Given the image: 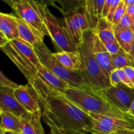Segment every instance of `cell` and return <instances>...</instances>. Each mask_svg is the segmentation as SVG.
Segmentation results:
<instances>
[{
    "mask_svg": "<svg viewBox=\"0 0 134 134\" xmlns=\"http://www.w3.org/2000/svg\"><path fill=\"white\" fill-rule=\"evenodd\" d=\"M0 134H1V133H0Z\"/></svg>",
    "mask_w": 134,
    "mask_h": 134,
    "instance_id": "44",
    "label": "cell"
},
{
    "mask_svg": "<svg viewBox=\"0 0 134 134\" xmlns=\"http://www.w3.org/2000/svg\"><path fill=\"white\" fill-rule=\"evenodd\" d=\"M117 69V73L118 75H119V79H120L122 83L126 85L127 86L131 88H134V85L132 84V82H131L130 80L129 79V78H128V76L126 75V74L125 73L124 71L123 70V69Z\"/></svg>",
    "mask_w": 134,
    "mask_h": 134,
    "instance_id": "30",
    "label": "cell"
},
{
    "mask_svg": "<svg viewBox=\"0 0 134 134\" xmlns=\"http://www.w3.org/2000/svg\"><path fill=\"white\" fill-rule=\"evenodd\" d=\"M44 22L48 35L52 40L56 52H77V44L72 39L64 18L56 17L47 7H44Z\"/></svg>",
    "mask_w": 134,
    "mask_h": 134,
    "instance_id": "4",
    "label": "cell"
},
{
    "mask_svg": "<svg viewBox=\"0 0 134 134\" xmlns=\"http://www.w3.org/2000/svg\"><path fill=\"white\" fill-rule=\"evenodd\" d=\"M10 43L24 57L26 58L31 64L34 65L35 68L41 63L39 60L35 48L30 43L20 38L10 41Z\"/></svg>",
    "mask_w": 134,
    "mask_h": 134,
    "instance_id": "21",
    "label": "cell"
},
{
    "mask_svg": "<svg viewBox=\"0 0 134 134\" xmlns=\"http://www.w3.org/2000/svg\"><path fill=\"white\" fill-rule=\"evenodd\" d=\"M42 110L35 113H28L21 116L22 134H44L41 124Z\"/></svg>",
    "mask_w": 134,
    "mask_h": 134,
    "instance_id": "14",
    "label": "cell"
},
{
    "mask_svg": "<svg viewBox=\"0 0 134 134\" xmlns=\"http://www.w3.org/2000/svg\"><path fill=\"white\" fill-rule=\"evenodd\" d=\"M53 54L60 64L69 70L79 71L82 69L81 54L78 51L77 52H56Z\"/></svg>",
    "mask_w": 134,
    "mask_h": 134,
    "instance_id": "19",
    "label": "cell"
},
{
    "mask_svg": "<svg viewBox=\"0 0 134 134\" xmlns=\"http://www.w3.org/2000/svg\"><path fill=\"white\" fill-rule=\"evenodd\" d=\"M109 82L110 85L112 86H116L119 84L122 83L119 79V75L117 73V69H115L111 73V75L109 77Z\"/></svg>",
    "mask_w": 134,
    "mask_h": 134,
    "instance_id": "32",
    "label": "cell"
},
{
    "mask_svg": "<svg viewBox=\"0 0 134 134\" xmlns=\"http://www.w3.org/2000/svg\"><path fill=\"white\" fill-rule=\"evenodd\" d=\"M92 120V134H117L134 131V120L89 114Z\"/></svg>",
    "mask_w": 134,
    "mask_h": 134,
    "instance_id": "7",
    "label": "cell"
},
{
    "mask_svg": "<svg viewBox=\"0 0 134 134\" xmlns=\"http://www.w3.org/2000/svg\"><path fill=\"white\" fill-rule=\"evenodd\" d=\"M17 21L18 23L19 38L30 43L35 49L44 44L43 42L44 35L18 17H17Z\"/></svg>",
    "mask_w": 134,
    "mask_h": 134,
    "instance_id": "13",
    "label": "cell"
},
{
    "mask_svg": "<svg viewBox=\"0 0 134 134\" xmlns=\"http://www.w3.org/2000/svg\"><path fill=\"white\" fill-rule=\"evenodd\" d=\"M127 7L134 5V0H122Z\"/></svg>",
    "mask_w": 134,
    "mask_h": 134,
    "instance_id": "40",
    "label": "cell"
},
{
    "mask_svg": "<svg viewBox=\"0 0 134 134\" xmlns=\"http://www.w3.org/2000/svg\"><path fill=\"white\" fill-rule=\"evenodd\" d=\"M117 134H134V131H128V132H123V133Z\"/></svg>",
    "mask_w": 134,
    "mask_h": 134,
    "instance_id": "43",
    "label": "cell"
},
{
    "mask_svg": "<svg viewBox=\"0 0 134 134\" xmlns=\"http://www.w3.org/2000/svg\"><path fill=\"white\" fill-rule=\"evenodd\" d=\"M127 14L129 15L130 18L131 22H132V30L134 31V5L129 6L127 7Z\"/></svg>",
    "mask_w": 134,
    "mask_h": 134,
    "instance_id": "35",
    "label": "cell"
},
{
    "mask_svg": "<svg viewBox=\"0 0 134 134\" xmlns=\"http://www.w3.org/2000/svg\"><path fill=\"white\" fill-rule=\"evenodd\" d=\"M1 48L27 79L28 82H31L38 77L36 68L16 49L10 42Z\"/></svg>",
    "mask_w": 134,
    "mask_h": 134,
    "instance_id": "9",
    "label": "cell"
},
{
    "mask_svg": "<svg viewBox=\"0 0 134 134\" xmlns=\"http://www.w3.org/2000/svg\"><path fill=\"white\" fill-rule=\"evenodd\" d=\"M64 19L72 39L78 47L83 43V35L85 33L80 20L78 10L64 15Z\"/></svg>",
    "mask_w": 134,
    "mask_h": 134,
    "instance_id": "15",
    "label": "cell"
},
{
    "mask_svg": "<svg viewBox=\"0 0 134 134\" xmlns=\"http://www.w3.org/2000/svg\"><path fill=\"white\" fill-rule=\"evenodd\" d=\"M36 70L37 71L38 77L54 90H58L63 92L69 87L65 82L62 81L42 63H41L37 67Z\"/></svg>",
    "mask_w": 134,
    "mask_h": 134,
    "instance_id": "17",
    "label": "cell"
},
{
    "mask_svg": "<svg viewBox=\"0 0 134 134\" xmlns=\"http://www.w3.org/2000/svg\"><path fill=\"white\" fill-rule=\"evenodd\" d=\"M0 31L10 41L19 38L18 23L16 16L12 14L0 13Z\"/></svg>",
    "mask_w": 134,
    "mask_h": 134,
    "instance_id": "16",
    "label": "cell"
},
{
    "mask_svg": "<svg viewBox=\"0 0 134 134\" xmlns=\"http://www.w3.org/2000/svg\"><path fill=\"white\" fill-rule=\"evenodd\" d=\"M106 0H86L85 11L92 30H94L98 20L102 17Z\"/></svg>",
    "mask_w": 134,
    "mask_h": 134,
    "instance_id": "18",
    "label": "cell"
},
{
    "mask_svg": "<svg viewBox=\"0 0 134 134\" xmlns=\"http://www.w3.org/2000/svg\"><path fill=\"white\" fill-rule=\"evenodd\" d=\"M111 64L115 69H122L126 66L134 67V60L130 54L122 50L117 54L111 56Z\"/></svg>",
    "mask_w": 134,
    "mask_h": 134,
    "instance_id": "24",
    "label": "cell"
},
{
    "mask_svg": "<svg viewBox=\"0 0 134 134\" xmlns=\"http://www.w3.org/2000/svg\"><path fill=\"white\" fill-rule=\"evenodd\" d=\"M129 112L130 113L134 116V99H133V102H132V105H131V106H130V109H129Z\"/></svg>",
    "mask_w": 134,
    "mask_h": 134,
    "instance_id": "41",
    "label": "cell"
},
{
    "mask_svg": "<svg viewBox=\"0 0 134 134\" xmlns=\"http://www.w3.org/2000/svg\"><path fill=\"white\" fill-rule=\"evenodd\" d=\"M0 116L1 119L0 130L22 132V124L19 117L6 111H0Z\"/></svg>",
    "mask_w": 134,
    "mask_h": 134,
    "instance_id": "22",
    "label": "cell"
},
{
    "mask_svg": "<svg viewBox=\"0 0 134 134\" xmlns=\"http://www.w3.org/2000/svg\"><path fill=\"white\" fill-rule=\"evenodd\" d=\"M112 1L113 0H106L105 1V4L103 13H102V17H105V18L107 17V14H108L109 10L110 5H111Z\"/></svg>",
    "mask_w": 134,
    "mask_h": 134,
    "instance_id": "37",
    "label": "cell"
},
{
    "mask_svg": "<svg viewBox=\"0 0 134 134\" xmlns=\"http://www.w3.org/2000/svg\"><path fill=\"white\" fill-rule=\"evenodd\" d=\"M2 1L6 3L10 7L13 8L14 5H17L18 3H21L22 2H24V1H27V0H2Z\"/></svg>",
    "mask_w": 134,
    "mask_h": 134,
    "instance_id": "38",
    "label": "cell"
},
{
    "mask_svg": "<svg viewBox=\"0 0 134 134\" xmlns=\"http://www.w3.org/2000/svg\"><path fill=\"white\" fill-rule=\"evenodd\" d=\"M28 84L39 98L43 120L49 127L51 134L90 133L91 116L62 92L52 89L39 77Z\"/></svg>",
    "mask_w": 134,
    "mask_h": 134,
    "instance_id": "1",
    "label": "cell"
},
{
    "mask_svg": "<svg viewBox=\"0 0 134 134\" xmlns=\"http://www.w3.org/2000/svg\"><path fill=\"white\" fill-rule=\"evenodd\" d=\"M14 94L20 104L27 112L32 113L41 110V105L39 98L29 84L20 85L19 88L14 90Z\"/></svg>",
    "mask_w": 134,
    "mask_h": 134,
    "instance_id": "10",
    "label": "cell"
},
{
    "mask_svg": "<svg viewBox=\"0 0 134 134\" xmlns=\"http://www.w3.org/2000/svg\"><path fill=\"white\" fill-rule=\"evenodd\" d=\"M86 0H59L60 11L63 15L77 11L79 9L85 7Z\"/></svg>",
    "mask_w": 134,
    "mask_h": 134,
    "instance_id": "25",
    "label": "cell"
},
{
    "mask_svg": "<svg viewBox=\"0 0 134 134\" xmlns=\"http://www.w3.org/2000/svg\"><path fill=\"white\" fill-rule=\"evenodd\" d=\"M94 35V30L90 29L85 31L83 35V43L77 47L82 61V69L78 72L85 86L96 90H103L111 85L109 79L102 71L93 54Z\"/></svg>",
    "mask_w": 134,
    "mask_h": 134,
    "instance_id": "3",
    "label": "cell"
},
{
    "mask_svg": "<svg viewBox=\"0 0 134 134\" xmlns=\"http://www.w3.org/2000/svg\"><path fill=\"white\" fill-rule=\"evenodd\" d=\"M35 50L41 62L68 86L70 87L85 86L79 73L69 70L60 64L45 44H43Z\"/></svg>",
    "mask_w": 134,
    "mask_h": 134,
    "instance_id": "5",
    "label": "cell"
},
{
    "mask_svg": "<svg viewBox=\"0 0 134 134\" xmlns=\"http://www.w3.org/2000/svg\"><path fill=\"white\" fill-rule=\"evenodd\" d=\"M123 70L124 71L125 73L129 79L130 80L131 82L134 85V67L133 66H126L125 68H122Z\"/></svg>",
    "mask_w": 134,
    "mask_h": 134,
    "instance_id": "33",
    "label": "cell"
},
{
    "mask_svg": "<svg viewBox=\"0 0 134 134\" xmlns=\"http://www.w3.org/2000/svg\"><path fill=\"white\" fill-rule=\"evenodd\" d=\"M92 52L96 60L102 69V71L109 79L111 72L115 69L111 64V56L107 51L103 42L98 37L95 32L93 39Z\"/></svg>",
    "mask_w": 134,
    "mask_h": 134,
    "instance_id": "11",
    "label": "cell"
},
{
    "mask_svg": "<svg viewBox=\"0 0 134 134\" xmlns=\"http://www.w3.org/2000/svg\"><path fill=\"white\" fill-rule=\"evenodd\" d=\"M130 54L131 55L133 59L134 60V40L133 43H132V48H131V51H130Z\"/></svg>",
    "mask_w": 134,
    "mask_h": 134,
    "instance_id": "42",
    "label": "cell"
},
{
    "mask_svg": "<svg viewBox=\"0 0 134 134\" xmlns=\"http://www.w3.org/2000/svg\"><path fill=\"white\" fill-rule=\"evenodd\" d=\"M63 93L88 114L134 120V116L130 113L121 111L103 94L102 90H96L86 86H69Z\"/></svg>",
    "mask_w": 134,
    "mask_h": 134,
    "instance_id": "2",
    "label": "cell"
},
{
    "mask_svg": "<svg viewBox=\"0 0 134 134\" xmlns=\"http://www.w3.org/2000/svg\"><path fill=\"white\" fill-rule=\"evenodd\" d=\"M121 1L122 0H113V1L111 2V4L109 7V10L108 12V14H107V17H106L107 19L111 22H112L114 14H115V11H116V9L118 8Z\"/></svg>",
    "mask_w": 134,
    "mask_h": 134,
    "instance_id": "31",
    "label": "cell"
},
{
    "mask_svg": "<svg viewBox=\"0 0 134 134\" xmlns=\"http://www.w3.org/2000/svg\"><path fill=\"white\" fill-rule=\"evenodd\" d=\"M102 91L121 111L124 113H130L129 109L134 99V88H131L120 83L116 86H109Z\"/></svg>",
    "mask_w": 134,
    "mask_h": 134,
    "instance_id": "8",
    "label": "cell"
},
{
    "mask_svg": "<svg viewBox=\"0 0 134 134\" xmlns=\"http://www.w3.org/2000/svg\"><path fill=\"white\" fill-rule=\"evenodd\" d=\"M105 47L107 48L109 53L111 54V56L116 55L119 54V52L122 51V48L119 45L117 41H115L113 42H108V43H103Z\"/></svg>",
    "mask_w": 134,
    "mask_h": 134,
    "instance_id": "28",
    "label": "cell"
},
{
    "mask_svg": "<svg viewBox=\"0 0 134 134\" xmlns=\"http://www.w3.org/2000/svg\"><path fill=\"white\" fill-rule=\"evenodd\" d=\"M35 1H36L38 4L42 5V6H54L57 7L56 5V3L58 2L59 0H35Z\"/></svg>",
    "mask_w": 134,
    "mask_h": 134,
    "instance_id": "34",
    "label": "cell"
},
{
    "mask_svg": "<svg viewBox=\"0 0 134 134\" xmlns=\"http://www.w3.org/2000/svg\"><path fill=\"white\" fill-rule=\"evenodd\" d=\"M131 27H132V22H131L130 18L126 13L125 15L122 17V18L120 20L119 24L115 27V31H120L124 29L131 28Z\"/></svg>",
    "mask_w": 134,
    "mask_h": 134,
    "instance_id": "29",
    "label": "cell"
},
{
    "mask_svg": "<svg viewBox=\"0 0 134 134\" xmlns=\"http://www.w3.org/2000/svg\"><path fill=\"white\" fill-rule=\"evenodd\" d=\"M14 89L0 88V111L11 113L20 118L27 113L14 96Z\"/></svg>",
    "mask_w": 134,
    "mask_h": 134,
    "instance_id": "12",
    "label": "cell"
},
{
    "mask_svg": "<svg viewBox=\"0 0 134 134\" xmlns=\"http://www.w3.org/2000/svg\"><path fill=\"white\" fill-rule=\"evenodd\" d=\"M20 85L13 82L10 79L6 77L2 71L0 72V88H6L15 89L20 87Z\"/></svg>",
    "mask_w": 134,
    "mask_h": 134,
    "instance_id": "27",
    "label": "cell"
},
{
    "mask_svg": "<svg viewBox=\"0 0 134 134\" xmlns=\"http://www.w3.org/2000/svg\"><path fill=\"white\" fill-rule=\"evenodd\" d=\"M94 31L103 43L116 41L113 24L105 17H101L98 20Z\"/></svg>",
    "mask_w": 134,
    "mask_h": 134,
    "instance_id": "20",
    "label": "cell"
},
{
    "mask_svg": "<svg viewBox=\"0 0 134 134\" xmlns=\"http://www.w3.org/2000/svg\"><path fill=\"white\" fill-rule=\"evenodd\" d=\"M0 133L1 134H22L20 132H15L12 130H0Z\"/></svg>",
    "mask_w": 134,
    "mask_h": 134,
    "instance_id": "39",
    "label": "cell"
},
{
    "mask_svg": "<svg viewBox=\"0 0 134 134\" xmlns=\"http://www.w3.org/2000/svg\"><path fill=\"white\" fill-rule=\"evenodd\" d=\"M44 7L35 0H27L14 5L12 9L15 13V16L23 20L43 35H48L43 18Z\"/></svg>",
    "mask_w": 134,
    "mask_h": 134,
    "instance_id": "6",
    "label": "cell"
},
{
    "mask_svg": "<svg viewBox=\"0 0 134 134\" xmlns=\"http://www.w3.org/2000/svg\"><path fill=\"white\" fill-rule=\"evenodd\" d=\"M115 38L123 51L130 54L134 40V31L131 28L115 31Z\"/></svg>",
    "mask_w": 134,
    "mask_h": 134,
    "instance_id": "23",
    "label": "cell"
},
{
    "mask_svg": "<svg viewBox=\"0 0 134 134\" xmlns=\"http://www.w3.org/2000/svg\"><path fill=\"white\" fill-rule=\"evenodd\" d=\"M10 42V41L9 40V39L2 32L0 31V47L2 48V47H5L7 44H9Z\"/></svg>",
    "mask_w": 134,
    "mask_h": 134,
    "instance_id": "36",
    "label": "cell"
},
{
    "mask_svg": "<svg viewBox=\"0 0 134 134\" xmlns=\"http://www.w3.org/2000/svg\"><path fill=\"white\" fill-rule=\"evenodd\" d=\"M127 7H128L126 5L125 3L122 0L121 2L119 4L118 8L116 9V11H115V14H114L113 18L112 23L113 24L114 27L119 24V22H120V20H121L122 18V17L126 14V13L127 12Z\"/></svg>",
    "mask_w": 134,
    "mask_h": 134,
    "instance_id": "26",
    "label": "cell"
}]
</instances>
